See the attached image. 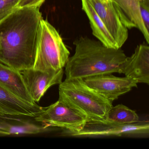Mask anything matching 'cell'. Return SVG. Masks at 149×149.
<instances>
[{"mask_svg": "<svg viewBox=\"0 0 149 149\" xmlns=\"http://www.w3.org/2000/svg\"><path fill=\"white\" fill-rule=\"evenodd\" d=\"M42 18L40 8H21L0 22V63L20 71L33 68Z\"/></svg>", "mask_w": 149, "mask_h": 149, "instance_id": "6da1fadb", "label": "cell"}, {"mask_svg": "<svg viewBox=\"0 0 149 149\" xmlns=\"http://www.w3.org/2000/svg\"><path fill=\"white\" fill-rule=\"evenodd\" d=\"M75 53L65 65L66 79H84L120 73L127 56L121 48H110L99 41L81 36L74 42Z\"/></svg>", "mask_w": 149, "mask_h": 149, "instance_id": "7a4b0ae2", "label": "cell"}, {"mask_svg": "<svg viewBox=\"0 0 149 149\" xmlns=\"http://www.w3.org/2000/svg\"><path fill=\"white\" fill-rule=\"evenodd\" d=\"M59 99L84 115L88 122H106L112 102L88 86L82 79H66L59 84Z\"/></svg>", "mask_w": 149, "mask_h": 149, "instance_id": "3957f363", "label": "cell"}, {"mask_svg": "<svg viewBox=\"0 0 149 149\" xmlns=\"http://www.w3.org/2000/svg\"><path fill=\"white\" fill-rule=\"evenodd\" d=\"M70 53L55 28L41 19L33 69L57 70L65 67Z\"/></svg>", "mask_w": 149, "mask_h": 149, "instance_id": "277c9868", "label": "cell"}, {"mask_svg": "<svg viewBox=\"0 0 149 149\" xmlns=\"http://www.w3.org/2000/svg\"><path fill=\"white\" fill-rule=\"evenodd\" d=\"M34 119L47 126L66 129L68 131V134L81 130L88 122L84 115L60 99L45 107Z\"/></svg>", "mask_w": 149, "mask_h": 149, "instance_id": "5b68a950", "label": "cell"}, {"mask_svg": "<svg viewBox=\"0 0 149 149\" xmlns=\"http://www.w3.org/2000/svg\"><path fill=\"white\" fill-rule=\"evenodd\" d=\"M96 13L113 37L118 49L128 38V29L133 28L112 0H89Z\"/></svg>", "mask_w": 149, "mask_h": 149, "instance_id": "8992f818", "label": "cell"}, {"mask_svg": "<svg viewBox=\"0 0 149 149\" xmlns=\"http://www.w3.org/2000/svg\"><path fill=\"white\" fill-rule=\"evenodd\" d=\"M90 88L112 103L120 96L137 87L136 80L125 76L117 77L111 74L100 75L82 79Z\"/></svg>", "mask_w": 149, "mask_h": 149, "instance_id": "52a82bcc", "label": "cell"}, {"mask_svg": "<svg viewBox=\"0 0 149 149\" xmlns=\"http://www.w3.org/2000/svg\"><path fill=\"white\" fill-rule=\"evenodd\" d=\"M137 123L122 125L108 122H87L81 130L68 135L74 136H121L125 135H148L149 132L148 122L141 124Z\"/></svg>", "mask_w": 149, "mask_h": 149, "instance_id": "ba28073f", "label": "cell"}, {"mask_svg": "<svg viewBox=\"0 0 149 149\" xmlns=\"http://www.w3.org/2000/svg\"><path fill=\"white\" fill-rule=\"evenodd\" d=\"M45 108L26 102L0 86V117L22 123L24 118H34Z\"/></svg>", "mask_w": 149, "mask_h": 149, "instance_id": "9c48e42d", "label": "cell"}, {"mask_svg": "<svg viewBox=\"0 0 149 149\" xmlns=\"http://www.w3.org/2000/svg\"><path fill=\"white\" fill-rule=\"evenodd\" d=\"M28 91L35 102H39L50 87L62 81L63 69L41 71L32 68L21 71Z\"/></svg>", "mask_w": 149, "mask_h": 149, "instance_id": "30bf717a", "label": "cell"}, {"mask_svg": "<svg viewBox=\"0 0 149 149\" xmlns=\"http://www.w3.org/2000/svg\"><path fill=\"white\" fill-rule=\"evenodd\" d=\"M120 74L136 80L138 83L149 84V47L140 44L134 53L121 65Z\"/></svg>", "mask_w": 149, "mask_h": 149, "instance_id": "8fae6325", "label": "cell"}, {"mask_svg": "<svg viewBox=\"0 0 149 149\" xmlns=\"http://www.w3.org/2000/svg\"><path fill=\"white\" fill-rule=\"evenodd\" d=\"M0 86L19 98L36 104L28 91L21 71L0 63Z\"/></svg>", "mask_w": 149, "mask_h": 149, "instance_id": "7c38bea8", "label": "cell"}, {"mask_svg": "<svg viewBox=\"0 0 149 149\" xmlns=\"http://www.w3.org/2000/svg\"><path fill=\"white\" fill-rule=\"evenodd\" d=\"M82 9L89 21L93 35L105 47L118 49L111 35L93 8L89 0H81Z\"/></svg>", "mask_w": 149, "mask_h": 149, "instance_id": "4fadbf2b", "label": "cell"}, {"mask_svg": "<svg viewBox=\"0 0 149 149\" xmlns=\"http://www.w3.org/2000/svg\"><path fill=\"white\" fill-rule=\"evenodd\" d=\"M126 19L133 28L138 29L143 34L146 42L149 43V31L143 23L139 9L140 0H112Z\"/></svg>", "mask_w": 149, "mask_h": 149, "instance_id": "5bb4252c", "label": "cell"}, {"mask_svg": "<svg viewBox=\"0 0 149 149\" xmlns=\"http://www.w3.org/2000/svg\"><path fill=\"white\" fill-rule=\"evenodd\" d=\"M136 111L123 104L112 106L108 112L106 122L122 125H130L139 122Z\"/></svg>", "mask_w": 149, "mask_h": 149, "instance_id": "9a60e30c", "label": "cell"}, {"mask_svg": "<svg viewBox=\"0 0 149 149\" xmlns=\"http://www.w3.org/2000/svg\"><path fill=\"white\" fill-rule=\"evenodd\" d=\"M19 0H0V22L16 8Z\"/></svg>", "mask_w": 149, "mask_h": 149, "instance_id": "2e32d148", "label": "cell"}, {"mask_svg": "<svg viewBox=\"0 0 149 149\" xmlns=\"http://www.w3.org/2000/svg\"><path fill=\"white\" fill-rule=\"evenodd\" d=\"M139 9L143 23L149 31V0H140Z\"/></svg>", "mask_w": 149, "mask_h": 149, "instance_id": "e0dca14e", "label": "cell"}, {"mask_svg": "<svg viewBox=\"0 0 149 149\" xmlns=\"http://www.w3.org/2000/svg\"><path fill=\"white\" fill-rule=\"evenodd\" d=\"M46 0H19L17 8L24 7H40Z\"/></svg>", "mask_w": 149, "mask_h": 149, "instance_id": "ac0fdd59", "label": "cell"}]
</instances>
